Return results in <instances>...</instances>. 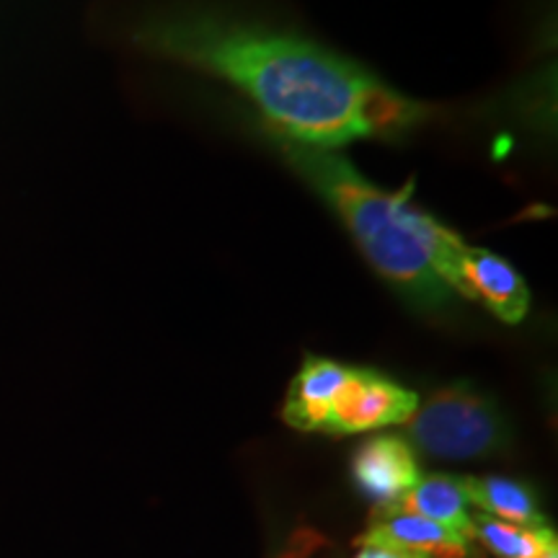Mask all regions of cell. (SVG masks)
Listing matches in <instances>:
<instances>
[{
	"label": "cell",
	"instance_id": "6da1fadb",
	"mask_svg": "<svg viewBox=\"0 0 558 558\" xmlns=\"http://www.w3.org/2000/svg\"><path fill=\"white\" fill-rule=\"evenodd\" d=\"M128 39L148 58L233 86L269 122L271 135L308 148L401 135L432 114L427 104L318 41L220 0H150L132 19Z\"/></svg>",
	"mask_w": 558,
	"mask_h": 558
},
{
	"label": "cell",
	"instance_id": "7a4b0ae2",
	"mask_svg": "<svg viewBox=\"0 0 558 558\" xmlns=\"http://www.w3.org/2000/svg\"><path fill=\"white\" fill-rule=\"evenodd\" d=\"M277 137V135H271ZM290 166L333 207L367 262L422 311H445L452 300V262L465 246L452 230L418 213L407 194H388L331 156L277 137Z\"/></svg>",
	"mask_w": 558,
	"mask_h": 558
},
{
	"label": "cell",
	"instance_id": "3957f363",
	"mask_svg": "<svg viewBox=\"0 0 558 558\" xmlns=\"http://www.w3.org/2000/svg\"><path fill=\"white\" fill-rule=\"evenodd\" d=\"M407 427L411 442L432 458H486L507 445L505 416L471 386L439 388L416 407Z\"/></svg>",
	"mask_w": 558,
	"mask_h": 558
},
{
	"label": "cell",
	"instance_id": "277c9868",
	"mask_svg": "<svg viewBox=\"0 0 558 558\" xmlns=\"http://www.w3.org/2000/svg\"><path fill=\"white\" fill-rule=\"evenodd\" d=\"M418 407L414 390L383 378L375 369L349 367L337 399L331 403L326 432L329 435H357L383 427L407 424Z\"/></svg>",
	"mask_w": 558,
	"mask_h": 558
},
{
	"label": "cell",
	"instance_id": "5b68a950",
	"mask_svg": "<svg viewBox=\"0 0 558 558\" xmlns=\"http://www.w3.org/2000/svg\"><path fill=\"white\" fill-rule=\"evenodd\" d=\"M452 292L481 300L505 324H520L530 311L527 282L512 264L484 248L463 246L452 262Z\"/></svg>",
	"mask_w": 558,
	"mask_h": 558
},
{
	"label": "cell",
	"instance_id": "8992f818",
	"mask_svg": "<svg viewBox=\"0 0 558 558\" xmlns=\"http://www.w3.org/2000/svg\"><path fill=\"white\" fill-rule=\"evenodd\" d=\"M352 478L362 497L373 501L378 512H388L401 505V499L422 476L407 439L380 435L362 442L354 452Z\"/></svg>",
	"mask_w": 558,
	"mask_h": 558
},
{
	"label": "cell",
	"instance_id": "52a82bcc",
	"mask_svg": "<svg viewBox=\"0 0 558 558\" xmlns=\"http://www.w3.org/2000/svg\"><path fill=\"white\" fill-rule=\"evenodd\" d=\"M349 373L339 362L308 357L292 380L282 416L290 427L300 432H326L331 403Z\"/></svg>",
	"mask_w": 558,
	"mask_h": 558
},
{
	"label": "cell",
	"instance_id": "ba28073f",
	"mask_svg": "<svg viewBox=\"0 0 558 558\" xmlns=\"http://www.w3.org/2000/svg\"><path fill=\"white\" fill-rule=\"evenodd\" d=\"M373 538L388 541L409 554L422 558H465L469 556V538L458 535L456 530L437 525L418 514L401 512V509H388L378 512L373 527L367 530Z\"/></svg>",
	"mask_w": 558,
	"mask_h": 558
},
{
	"label": "cell",
	"instance_id": "9c48e42d",
	"mask_svg": "<svg viewBox=\"0 0 558 558\" xmlns=\"http://www.w3.org/2000/svg\"><path fill=\"white\" fill-rule=\"evenodd\" d=\"M396 509L418 514V518H427L437 522V525L456 530L458 535H463L469 541L473 538L469 497H465L463 478L445 476V473L418 478L414 488L401 499V505Z\"/></svg>",
	"mask_w": 558,
	"mask_h": 558
},
{
	"label": "cell",
	"instance_id": "30bf717a",
	"mask_svg": "<svg viewBox=\"0 0 558 558\" xmlns=\"http://www.w3.org/2000/svg\"><path fill=\"white\" fill-rule=\"evenodd\" d=\"M465 497L471 505H476L484 514L512 522L520 527H543V520L535 494L525 484L512 478H463Z\"/></svg>",
	"mask_w": 558,
	"mask_h": 558
},
{
	"label": "cell",
	"instance_id": "8fae6325",
	"mask_svg": "<svg viewBox=\"0 0 558 558\" xmlns=\"http://www.w3.org/2000/svg\"><path fill=\"white\" fill-rule=\"evenodd\" d=\"M471 530L473 538L484 543L497 558H541L548 543L556 541V533L548 525L520 527L484 512L473 514Z\"/></svg>",
	"mask_w": 558,
	"mask_h": 558
},
{
	"label": "cell",
	"instance_id": "7c38bea8",
	"mask_svg": "<svg viewBox=\"0 0 558 558\" xmlns=\"http://www.w3.org/2000/svg\"><path fill=\"white\" fill-rule=\"evenodd\" d=\"M354 558H422V556L409 554V550L393 546V543L373 538V535L365 533L357 538V554H354Z\"/></svg>",
	"mask_w": 558,
	"mask_h": 558
},
{
	"label": "cell",
	"instance_id": "4fadbf2b",
	"mask_svg": "<svg viewBox=\"0 0 558 558\" xmlns=\"http://www.w3.org/2000/svg\"><path fill=\"white\" fill-rule=\"evenodd\" d=\"M541 558H558V546H556V541H554V543H548V548L543 550Z\"/></svg>",
	"mask_w": 558,
	"mask_h": 558
}]
</instances>
